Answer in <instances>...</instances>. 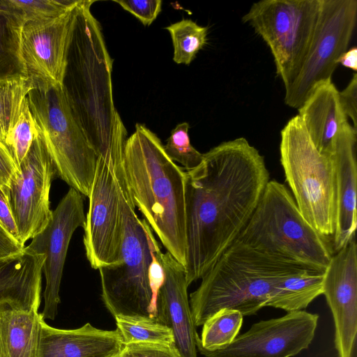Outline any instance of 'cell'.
Masks as SVG:
<instances>
[{"instance_id": "obj_1", "label": "cell", "mask_w": 357, "mask_h": 357, "mask_svg": "<svg viewBox=\"0 0 357 357\" xmlns=\"http://www.w3.org/2000/svg\"><path fill=\"white\" fill-rule=\"evenodd\" d=\"M268 181L264 157L243 137L212 148L198 166L185 171L188 285L237 238Z\"/></svg>"}, {"instance_id": "obj_2", "label": "cell", "mask_w": 357, "mask_h": 357, "mask_svg": "<svg viewBox=\"0 0 357 357\" xmlns=\"http://www.w3.org/2000/svg\"><path fill=\"white\" fill-rule=\"evenodd\" d=\"M94 1L78 0L62 89L70 112L95 151L124 176L127 131L114 102L112 61L101 27L91 11Z\"/></svg>"}, {"instance_id": "obj_3", "label": "cell", "mask_w": 357, "mask_h": 357, "mask_svg": "<svg viewBox=\"0 0 357 357\" xmlns=\"http://www.w3.org/2000/svg\"><path fill=\"white\" fill-rule=\"evenodd\" d=\"M123 169L131 199L160 242L185 265V171L172 161L158 136L137 123L127 138Z\"/></svg>"}, {"instance_id": "obj_4", "label": "cell", "mask_w": 357, "mask_h": 357, "mask_svg": "<svg viewBox=\"0 0 357 357\" xmlns=\"http://www.w3.org/2000/svg\"><path fill=\"white\" fill-rule=\"evenodd\" d=\"M303 268H308L234 241L190 294L189 302L195 326L203 325L222 309L237 310L243 316L257 314L267 306L281 279Z\"/></svg>"}, {"instance_id": "obj_5", "label": "cell", "mask_w": 357, "mask_h": 357, "mask_svg": "<svg viewBox=\"0 0 357 357\" xmlns=\"http://www.w3.org/2000/svg\"><path fill=\"white\" fill-rule=\"evenodd\" d=\"M235 241L321 271H325L334 254L328 237L304 219L289 190L275 180H269L251 218Z\"/></svg>"}, {"instance_id": "obj_6", "label": "cell", "mask_w": 357, "mask_h": 357, "mask_svg": "<svg viewBox=\"0 0 357 357\" xmlns=\"http://www.w3.org/2000/svg\"><path fill=\"white\" fill-rule=\"evenodd\" d=\"M123 220L121 261L99 268L102 299L114 317L155 318L156 291L153 283V231L136 214L127 184L119 181Z\"/></svg>"}, {"instance_id": "obj_7", "label": "cell", "mask_w": 357, "mask_h": 357, "mask_svg": "<svg viewBox=\"0 0 357 357\" xmlns=\"http://www.w3.org/2000/svg\"><path fill=\"white\" fill-rule=\"evenodd\" d=\"M280 162L286 181L304 219L319 233L335 231V173L331 155L321 153L301 117H292L281 131Z\"/></svg>"}, {"instance_id": "obj_8", "label": "cell", "mask_w": 357, "mask_h": 357, "mask_svg": "<svg viewBox=\"0 0 357 357\" xmlns=\"http://www.w3.org/2000/svg\"><path fill=\"white\" fill-rule=\"evenodd\" d=\"M27 100L56 169V176L89 197L98 156L75 121L62 86H35Z\"/></svg>"}, {"instance_id": "obj_9", "label": "cell", "mask_w": 357, "mask_h": 357, "mask_svg": "<svg viewBox=\"0 0 357 357\" xmlns=\"http://www.w3.org/2000/svg\"><path fill=\"white\" fill-rule=\"evenodd\" d=\"M320 8L321 0H262L242 17L269 47L284 88L306 55Z\"/></svg>"}, {"instance_id": "obj_10", "label": "cell", "mask_w": 357, "mask_h": 357, "mask_svg": "<svg viewBox=\"0 0 357 357\" xmlns=\"http://www.w3.org/2000/svg\"><path fill=\"white\" fill-rule=\"evenodd\" d=\"M356 20V0H321L306 55L296 77L284 88L287 105L298 109L316 86L331 80L338 58L348 50Z\"/></svg>"}, {"instance_id": "obj_11", "label": "cell", "mask_w": 357, "mask_h": 357, "mask_svg": "<svg viewBox=\"0 0 357 357\" xmlns=\"http://www.w3.org/2000/svg\"><path fill=\"white\" fill-rule=\"evenodd\" d=\"M56 177V167L39 132L3 191L17 226L18 241L23 245L51 218L50 190Z\"/></svg>"}, {"instance_id": "obj_12", "label": "cell", "mask_w": 357, "mask_h": 357, "mask_svg": "<svg viewBox=\"0 0 357 357\" xmlns=\"http://www.w3.org/2000/svg\"><path fill=\"white\" fill-rule=\"evenodd\" d=\"M84 225L86 256L94 269L121 261L123 220L119 179L111 166L98 158Z\"/></svg>"}, {"instance_id": "obj_13", "label": "cell", "mask_w": 357, "mask_h": 357, "mask_svg": "<svg viewBox=\"0 0 357 357\" xmlns=\"http://www.w3.org/2000/svg\"><path fill=\"white\" fill-rule=\"evenodd\" d=\"M319 315L305 310L255 323L229 345L206 350L197 344L206 357H291L312 342Z\"/></svg>"}, {"instance_id": "obj_14", "label": "cell", "mask_w": 357, "mask_h": 357, "mask_svg": "<svg viewBox=\"0 0 357 357\" xmlns=\"http://www.w3.org/2000/svg\"><path fill=\"white\" fill-rule=\"evenodd\" d=\"M86 215L82 195L70 188L52 211L47 226L24 247L29 252L44 255L43 272L46 285L43 294L44 308L41 316L54 320L60 303L59 290L67 251L70 239L78 227H84Z\"/></svg>"}, {"instance_id": "obj_15", "label": "cell", "mask_w": 357, "mask_h": 357, "mask_svg": "<svg viewBox=\"0 0 357 357\" xmlns=\"http://www.w3.org/2000/svg\"><path fill=\"white\" fill-rule=\"evenodd\" d=\"M75 6L56 17L24 25L22 56L27 77L35 86H62Z\"/></svg>"}, {"instance_id": "obj_16", "label": "cell", "mask_w": 357, "mask_h": 357, "mask_svg": "<svg viewBox=\"0 0 357 357\" xmlns=\"http://www.w3.org/2000/svg\"><path fill=\"white\" fill-rule=\"evenodd\" d=\"M335 325L338 357H351L357 333V245L355 238L333 254L324 271L323 294Z\"/></svg>"}, {"instance_id": "obj_17", "label": "cell", "mask_w": 357, "mask_h": 357, "mask_svg": "<svg viewBox=\"0 0 357 357\" xmlns=\"http://www.w3.org/2000/svg\"><path fill=\"white\" fill-rule=\"evenodd\" d=\"M153 252L163 271L156 291L155 318L169 328L181 357H197V338L190 302L185 267L167 251L163 253L153 237Z\"/></svg>"}, {"instance_id": "obj_18", "label": "cell", "mask_w": 357, "mask_h": 357, "mask_svg": "<svg viewBox=\"0 0 357 357\" xmlns=\"http://www.w3.org/2000/svg\"><path fill=\"white\" fill-rule=\"evenodd\" d=\"M357 130L346 121L337 132L331 157L335 173L336 211L333 249L337 252L355 238L357 225Z\"/></svg>"}, {"instance_id": "obj_19", "label": "cell", "mask_w": 357, "mask_h": 357, "mask_svg": "<svg viewBox=\"0 0 357 357\" xmlns=\"http://www.w3.org/2000/svg\"><path fill=\"white\" fill-rule=\"evenodd\" d=\"M123 346L117 329L102 330L89 323L76 329H59L43 319L38 357H111Z\"/></svg>"}, {"instance_id": "obj_20", "label": "cell", "mask_w": 357, "mask_h": 357, "mask_svg": "<svg viewBox=\"0 0 357 357\" xmlns=\"http://www.w3.org/2000/svg\"><path fill=\"white\" fill-rule=\"evenodd\" d=\"M44 255L24 250L0 259V310L38 309Z\"/></svg>"}, {"instance_id": "obj_21", "label": "cell", "mask_w": 357, "mask_h": 357, "mask_svg": "<svg viewBox=\"0 0 357 357\" xmlns=\"http://www.w3.org/2000/svg\"><path fill=\"white\" fill-rule=\"evenodd\" d=\"M298 109L315 147L321 153L331 155L337 132L348 121L336 86L331 80L319 84Z\"/></svg>"}, {"instance_id": "obj_22", "label": "cell", "mask_w": 357, "mask_h": 357, "mask_svg": "<svg viewBox=\"0 0 357 357\" xmlns=\"http://www.w3.org/2000/svg\"><path fill=\"white\" fill-rule=\"evenodd\" d=\"M43 319L38 309L0 310V357H38Z\"/></svg>"}, {"instance_id": "obj_23", "label": "cell", "mask_w": 357, "mask_h": 357, "mask_svg": "<svg viewBox=\"0 0 357 357\" xmlns=\"http://www.w3.org/2000/svg\"><path fill=\"white\" fill-rule=\"evenodd\" d=\"M324 271L303 268L281 279L275 286L267 306L287 312L305 309L323 294Z\"/></svg>"}, {"instance_id": "obj_24", "label": "cell", "mask_w": 357, "mask_h": 357, "mask_svg": "<svg viewBox=\"0 0 357 357\" xmlns=\"http://www.w3.org/2000/svg\"><path fill=\"white\" fill-rule=\"evenodd\" d=\"M23 26L0 3V79L27 77L21 52Z\"/></svg>"}, {"instance_id": "obj_25", "label": "cell", "mask_w": 357, "mask_h": 357, "mask_svg": "<svg viewBox=\"0 0 357 357\" xmlns=\"http://www.w3.org/2000/svg\"><path fill=\"white\" fill-rule=\"evenodd\" d=\"M34 87L33 81L28 77L0 79L1 142L4 143L12 131L29 93Z\"/></svg>"}, {"instance_id": "obj_26", "label": "cell", "mask_w": 357, "mask_h": 357, "mask_svg": "<svg viewBox=\"0 0 357 357\" xmlns=\"http://www.w3.org/2000/svg\"><path fill=\"white\" fill-rule=\"evenodd\" d=\"M123 345L131 343L174 344L172 330L155 318L114 317Z\"/></svg>"}, {"instance_id": "obj_27", "label": "cell", "mask_w": 357, "mask_h": 357, "mask_svg": "<svg viewBox=\"0 0 357 357\" xmlns=\"http://www.w3.org/2000/svg\"><path fill=\"white\" fill-rule=\"evenodd\" d=\"M243 317L237 310H219L204 323L201 337H197L196 344L210 351L229 345L238 336Z\"/></svg>"}, {"instance_id": "obj_28", "label": "cell", "mask_w": 357, "mask_h": 357, "mask_svg": "<svg viewBox=\"0 0 357 357\" xmlns=\"http://www.w3.org/2000/svg\"><path fill=\"white\" fill-rule=\"evenodd\" d=\"M171 36L173 60L178 64H190L206 43L208 29L189 19H183L165 27Z\"/></svg>"}, {"instance_id": "obj_29", "label": "cell", "mask_w": 357, "mask_h": 357, "mask_svg": "<svg viewBox=\"0 0 357 357\" xmlns=\"http://www.w3.org/2000/svg\"><path fill=\"white\" fill-rule=\"evenodd\" d=\"M78 0H0L24 25L28 22L56 17L73 8Z\"/></svg>"}, {"instance_id": "obj_30", "label": "cell", "mask_w": 357, "mask_h": 357, "mask_svg": "<svg viewBox=\"0 0 357 357\" xmlns=\"http://www.w3.org/2000/svg\"><path fill=\"white\" fill-rule=\"evenodd\" d=\"M38 133L26 97L18 120L4 142L13 155L17 167Z\"/></svg>"}, {"instance_id": "obj_31", "label": "cell", "mask_w": 357, "mask_h": 357, "mask_svg": "<svg viewBox=\"0 0 357 357\" xmlns=\"http://www.w3.org/2000/svg\"><path fill=\"white\" fill-rule=\"evenodd\" d=\"M188 123L178 124L174 128L164 146V149L169 158L181 164L185 171H189L198 166L203 160L204 153L198 151L190 144Z\"/></svg>"}, {"instance_id": "obj_32", "label": "cell", "mask_w": 357, "mask_h": 357, "mask_svg": "<svg viewBox=\"0 0 357 357\" xmlns=\"http://www.w3.org/2000/svg\"><path fill=\"white\" fill-rule=\"evenodd\" d=\"M126 357H181L174 344L131 343L123 346Z\"/></svg>"}, {"instance_id": "obj_33", "label": "cell", "mask_w": 357, "mask_h": 357, "mask_svg": "<svg viewBox=\"0 0 357 357\" xmlns=\"http://www.w3.org/2000/svg\"><path fill=\"white\" fill-rule=\"evenodd\" d=\"M114 1L133 15L144 26L151 24L162 9V1L160 0H114Z\"/></svg>"}, {"instance_id": "obj_34", "label": "cell", "mask_w": 357, "mask_h": 357, "mask_svg": "<svg viewBox=\"0 0 357 357\" xmlns=\"http://www.w3.org/2000/svg\"><path fill=\"white\" fill-rule=\"evenodd\" d=\"M339 100L344 114L350 118L357 130V74L354 73L348 85L339 91Z\"/></svg>"}, {"instance_id": "obj_35", "label": "cell", "mask_w": 357, "mask_h": 357, "mask_svg": "<svg viewBox=\"0 0 357 357\" xmlns=\"http://www.w3.org/2000/svg\"><path fill=\"white\" fill-rule=\"evenodd\" d=\"M18 167L7 146L0 141V188L4 191L9 185Z\"/></svg>"}, {"instance_id": "obj_36", "label": "cell", "mask_w": 357, "mask_h": 357, "mask_svg": "<svg viewBox=\"0 0 357 357\" xmlns=\"http://www.w3.org/2000/svg\"><path fill=\"white\" fill-rule=\"evenodd\" d=\"M24 247L0 223V259L21 253Z\"/></svg>"}, {"instance_id": "obj_37", "label": "cell", "mask_w": 357, "mask_h": 357, "mask_svg": "<svg viewBox=\"0 0 357 357\" xmlns=\"http://www.w3.org/2000/svg\"><path fill=\"white\" fill-rule=\"evenodd\" d=\"M0 223L15 238L18 240L17 226L4 192L0 188Z\"/></svg>"}, {"instance_id": "obj_38", "label": "cell", "mask_w": 357, "mask_h": 357, "mask_svg": "<svg viewBox=\"0 0 357 357\" xmlns=\"http://www.w3.org/2000/svg\"><path fill=\"white\" fill-rule=\"evenodd\" d=\"M337 64L340 63L342 66L357 71V48L352 47L344 52L337 59Z\"/></svg>"}, {"instance_id": "obj_39", "label": "cell", "mask_w": 357, "mask_h": 357, "mask_svg": "<svg viewBox=\"0 0 357 357\" xmlns=\"http://www.w3.org/2000/svg\"><path fill=\"white\" fill-rule=\"evenodd\" d=\"M111 357H126V356L121 352V351H119V353H117L116 354H114Z\"/></svg>"}]
</instances>
